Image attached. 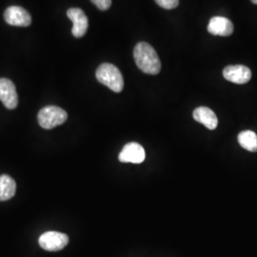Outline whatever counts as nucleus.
<instances>
[{
    "instance_id": "obj_1",
    "label": "nucleus",
    "mask_w": 257,
    "mask_h": 257,
    "mask_svg": "<svg viewBox=\"0 0 257 257\" xmlns=\"http://www.w3.org/2000/svg\"><path fill=\"white\" fill-rule=\"evenodd\" d=\"M134 58L138 68L145 74H159L161 62L156 50L146 42H140L134 50Z\"/></svg>"
},
{
    "instance_id": "obj_2",
    "label": "nucleus",
    "mask_w": 257,
    "mask_h": 257,
    "mask_svg": "<svg viewBox=\"0 0 257 257\" xmlns=\"http://www.w3.org/2000/svg\"><path fill=\"white\" fill-rule=\"evenodd\" d=\"M96 79L110 88L112 92H120L124 88V79L119 69L110 63L100 65L95 73Z\"/></svg>"
},
{
    "instance_id": "obj_3",
    "label": "nucleus",
    "mask_w": 257,
    "mask_h": 257,
    "mask_svg": "<svg viewBox=\"0 0 257 257\" xmlns=\"http://www.w3.org/2000/svg\"><path fill=\"white\" fill-rule=\"evenodd\" d=\"M68 118V113L56 106H47L38 112L37 119L39 125L45 130H51L60 126Z\"/></svg>"
},
{
    "instance_id": "obj_4",
    "label": "nucleus",
    "mask_w": 257,
    "mask_h": 257,
    "mask_svg": "<svg viewBox=\"0 0 257 257\" xmlns=\"http://www.w3.org/2000/svg\"><path fill=\"white\" fill-rule=\"evenodd\" d=\"M39 246L48 251H58L68 245L69 236L59 231H47L38 239Z\"/></svg>"
},
{
    "instance_id": "obj_5",
    "label": "nucleus",
    "mask_w": 257,
    "mask_h": 257,
    "mask_svg": "<svg viewBox=\"0 0 257 257\" xmlns=\"http://www.w3.org/2000/svg\"><path fill=\"white\" fill-rule=\"evenodd\" d=\"M145 158L146 154L144 148L136 142L126 144L118 156V159L122 163L140 164L145 160Z\"/></svg>"
},
{
    "instance_id": "obj_6",
    "label": "nucleus",
    "mask_w": 257,
    "mask_h": 257,
    "mask_svg": "<svg viewBox=\"0 0 257 257\" xmlns=\"http://www.w3.org/2000/svg\"><path fill=\"white\" fill-rule=\"evenodd\" d=\"M0 100L9 110L16 109L19 105L16 86L8 78H0Z\"/></svg>"
},
{
    "instance_id": "obj_7",
    "label": "nucleus",
    "mask_w": 257,
    "mask_h": 257,
    "mask_svg": "<svg viewBox=\"0 0 257 257\" xmlns=\"http://www.w3.org/2000/svg\"><path fill=\"white\" fill-rule=\"evenodd\" d=\"M4 19L10 25L18 27H28L32 23L31 15L19 6H11L7 8L4 13Z\"/></svg>"
},
{
    "instance_id": "obj_8",
    "label": "nucleus",
    "mask_w": 257,
    "mask_h": 257,
    "mask_svg": "<svg viewBox=\"0 0 257 257\" xmlns=\"http://www.w3.org/2000/svg\"><path fill=\"white\" fill-rule=\"evenodd\" d=\"M67 16L73 22V36L77 38L85 36L89 27V20L82 10L79 8H71L68 10Z\"/></svg>"
},
{
    "instance_id": "obj_9",
    "label": "nucleus",
    "mask_w": 257,
    "mask_h": 257,
    "mask_svg": "<svg viewBox=\"0 0 257 257\" xmlns=\"http://www.w3.org/2000/svg\"><path fill=\"white\" fill-rule=\"evenodd\" d=\"M223 75L225 79L234 84H246L251 78V72L248 67L243 65H230L227 66Z\"/></svg>"
},
{
    "instance_id": "obj_10",
    "label": "nucleus",
    "mask_w": 257,
    "mask_h": 257,
    "mask_svg": "<svg viewBox=\"0 0 257 257\" xmlns=\"http://www.w3.org/2000/svg\"><path fill=\"white\" fill-rule=\"evenodd\" d=\"M208 32L213 36L229 37L233 33V24L230 19L223 17H214L209 22Z\"/></svg>"
},
{
    "instance_id": "obj_11",
    "label": "nucleus",
    "mask_w": 257,
    "mask_h": 257,
    "mask_svg": "<svg viewBox=\"0 0 257 257\" xmlns=\"http://www.w3.org/2000/svg\"><path fill=\"white\" fill-rule=\"evenodd\" d=\"M193 118L209 130H214L218 125V119L214 111L208 107H198L193 110Z\"/></svg>"
},
{
    "instance_id": "obj_12",
    "label": "nucleus",
    "mask_w": 257,
    "mask_h": 257,
    "mask_svg": "<svg viewBox=\"0 0 257 257\" xmlns=\"http://www.w3.org/2000/svg\"><path fill=\"white\" fill-rule=\"evenodd\" d=\"M17 191L16 181L8 175H0V201L13 198Z\"/></svg>"
},
{
    "instance_id": "obj_13",
    "label": "nucleus",
    "mask_w": 257,
    "mask_h": 257,
    "mask_svg": "<svg viewBox=\"0 0 257 257\" xmlns=\"http://www.w3.org/2000/svg\"><path fill=\"white\" fill-rule=\"evenodd\" d=\"M240 146L251 153L257 152V136L252 131H244L238 135Z\"/></svg>"
},
{
    "instance_id": "obj_14",
    "label": "nucleus",
    "mask_w": 257,
    "mask_h": 257,
    "mask_svg": "<svg viewBox=\"0 0 257 257\" xmlns=\"http://www.w3.org/2000/svg\"><path fill=\"white\" fill-rule=\"evenodd\" d=\"M156 2L158 6L167 10L175 9L179 4V0H156Z\"/></svg>"
},
{
    "instance_id": "obj_15",
    "label": "nucleus",
    "mask_w": 257,
    "mask_h": 257,
    "mask_svg": "<svg viewBox=\"0 0 257 257\" xmlns=\"http://www.w3.org/2000/svg\"><path fill=\"white\" fill-rule=\"evenodd\" d=\"M92 3L101 11L109 9L111 5V0H91Z\"/></svg>"
},
{
    "instance_id": "obj_16",
    "label": "nucleus",
    "mask_w": 257,
    "mask_h": 257,
    "mask_svg": "<svg viewBox=\"0 0 257 257\" xmlns=\"http://www.w3.org/2000/svg\"><path fill=\"white\" fill-rule=\"evenodd\" d=\"M251 2H252L253 4H257V0H251Z\"/></svg>"
}]
</instances>
